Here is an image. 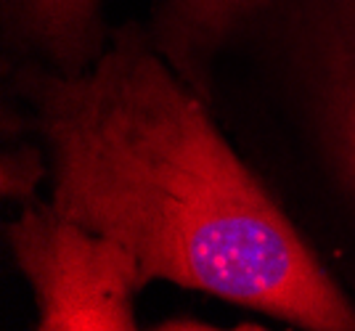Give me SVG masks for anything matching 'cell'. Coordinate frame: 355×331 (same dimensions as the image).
I'll list each match as a JSON object with an SVG mask.
<instances>
[{
	"instance_id": "1",
	"label": "cell",
	"mask_w": 355,
	"mask_h": 331,
	"mask_svg": "<svg viewBox=\"0 0 355 331\" xmlns=\"http://www.w3.org/2000/svg\"><path fill=\"white\" fill-rule=\"evenodd\" d=\"M43 138L51 207L167 281L311 331H355L353 300L170 66L125 27L80 72L16 77Z\"/></svg>"
},
{
	"instance_id": "2",
	"label": "cell",
	"mask_w": 355,
	"mask_h": 331,
	"mask_svg": "<svg viewBox=\"0 0 355 331\" xmlns=\"http://www.w3.org/2000/svg\"><path fill=\"white\" fill-rule=\"evenodd\" d=\"M14 260L37 305V331H133L146 286L135 257L109 236L27 202L6 226Z\"/></svg>"
},
{
	"instance_id": "3",
	"label": "cell",
	"mask_w": 355,
	"mask_h": 331,
	"mask_svg": "<svg viewBox=\"0 0 355 331\" xmlns=\"http://www.w3.org/2000/svg\"><path fill=\"white\" fill-rule=\"evenodd\" d=\"M297 88L337 194L355 210V0H279Z\"/></svg>"
},
{
	"instance_id": "4",
	"label": "cell",
	"mask_w": 355,
	"mask_h": 331,
	"mask_svg": "<svg viewBox=\"0 0 355 331\" xmlns=\"http://www.w3.org/2000/svg\"><path fill=\"white\" fill-rule=\"evenodd\" d=\"M254 0H167L151 32L170 66L205 101L212 98V66L239 16Z\"/></svg>"
},
{
	"instance_id": "5",
	"label": "cell",
	"mask_w": 355,
	"mask_h": 331,
	"mask_svg": "<svg viewBox=\"0 0 355 331\" xmlns=\"http://www.w3.org/2000/svg\"><path fill=\"white\" fill-rule=\"evenodd\" d=\"M19 27L61 72L88 69L104 51L101 0H16Z\"/></svg>"
},
{
	"instance_id": "6",
	"label": "cell",
	"mask_w": 355,
	"mask_h": 331,
	"mask_svg": "<svg viewBox=\"0 0 355 331\" xmlns=\"http://www.w3.org/2000/svg\"><path fill=\"white\" fill-rule=\"evenodd\" d=\"M48 170V156L40 146L21 143L14 151H3L0 159V194L3 199H16V202H35V191Z\"/></svg>"
},
{
	"instance_id": "7",
	"label": "cell",
	"mask_w": 355,
	"mask_h": 331,
	"mask_svg": "<svg viewBox=\"0 0 355 331\" xmlns=\"http://www.w3.org/2000/svg\"><path fill=\"white\" fill-rule=\"evenodd\" d=\"M159 329L167 331H215L218 326H212L209 321H199V318H170V321H162Z\"/></svg>"
}]
</instances>
